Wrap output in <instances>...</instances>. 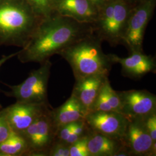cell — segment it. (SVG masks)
<instances>
[{
    "label": "cell",
    "mask_w": 156,
    "mask_h": 156,
    "mask_svg": "<svg viewBox=\"0 0 156 156\" xmlns=\"http://www.w3.org/2000/svg\"><path fill=\"white\" fill-rule=\"evenodd\" d=\"M123 1L126 2L131 6L133 7L136 4H138V3H140V2L142 1V0H123Z\"/></svg>",
    "instance_id": "cell-26"
},
{
    "label": "cell",
    "mask_w": 156,
    "mask_h": 156,
    "mask_svg": "<svg viewBox=\"0 0 156 156\" xmlns=\"http://www.w3.org/2000/svg\"><path fill=\"white\" fill-rule=\"evenodd\" d=\"M40 65L38 69L30 73L22 83L17 85L5 84L11 90L1 92L7 97L15 98L16 102L49 104L48 88L52 63L48 60Z\"/></svg>",
    "instance_id": "cell-5"
},
{
    "label": "cell",
    "mask_w": 156,
    "mask_h": 156,
    "mask_svg": "<svg viewBox=\"0 0 156 156\" xmlns=\"http://www.w3.org/2000/svg\"><path fill=\"white\" fill-rule=\"evenodd\" d=\"M145 127L153 142H156V112L144 119Z\"/></svg>",
    "instance_id": "cell-23"
},
{
    "label": "cell",
    "mask_w": 156,
    "mask_h": 156,
    "mask_svg": "<svg viewBox=\"0 0 156 156\" xmlns=\"http://www.w3.org/2000/svg\"><path fill=\"white\" fill-rule=\"evenodd\" d=\"M99 10L107 3L109 0H90Z\"/></svg>",
    "instance_id": "cell-24"
},
{
    "label": "cell",
    "mask_w": 156,
    "mask_h": 156,
    "mask_svg": "<svg viewBox=\"0 0 156 156\" xmlns=\"http://www.w3.org/2000/svg\"><path fill=\"white\" fill-rule=\"evenodd\" d=\"M84 120L92 131L119 140H123L129 121L122 113L114 111L90 112Z\"/></svg>",
    "instance_id": "cell-10"
},
{
    "label": "cell",
    "mask_w": 156,
    "mask_h": 156,
    "mask_svg": "<svg viewBox=\"0 0 156 156\" xmlns=\"http://www.w3.org/2000/svg\"><path fill=\"white\" fill-rule=\"evenodd\" d=\"M88 135L69 145V156H90L87 147Z\"/></svg>",
    "instance_id": "cell-20"
},
{
    "label": "cell",
    "mask_w": 156,
    "mask_h": 156,
    "mask_svg": "<svg viewBox=\"0 0 156 156\" xmlns=\"http://www.w3.org/2000/svg\"><path fill=\"white\" fill-rule=\"evenodd\" d=\"M108 78L106 75H97L75 80L71 94L79 101L87 113Z\"/></svg>",
    "instance_id": "cell-14"
},
{
    "label": "cell",
    "mask_w": 156,
    "mask_h": 156,
    "mask_svg": "<svg viewBox=\"0 0 156 156\" xmlns=\"http://www.w3.org/2000/svg\"><path fill=\"white\" fill-rule=\"evenodd\" d=\"M17 53H18V51L16 52V53H12L11 55H8V56H2V57L0 59V68L6 61H8V60H9L10 58H11L15 57V56H16Z\"/></svg>",
    "instance_id": "cell-25"
},
{
    "label": "cell",
    "mask_w": 156,
    "mask_h": 156,
    "mask_svg": "<svg viewBox=\"0 0 156 156\" xmlns=\"http://www.w3.org/2000/svg\"><path fill=\"white\" fill-rule=\"evenodd\" d=\"M156 5V0H142L131 9L123 41V45L130 53L144 51L145 30L153 15Z\"/></svg>",
    "instance_id": "cell-6"
},
{
    "label": "cell",
    "mask_w": 156,
    "mask_h": 156,
    "mask_svg": "<svg viewBox=\"0 0 156 156\" xmlns=\"http://www.w3.org/2000/svg\"><path fill=\"white\" fill-rule=\"evenodd\" d=\"M2 109V106H1V105H0V111H1Z\"/></svg>",
    "instance_id": "cell-27"
},
{
    "label": "cell",
    "mask_w": 156,
    "mask_h": 156,
    "mask_svg": "<svg viewBox=\"0 0 156 156\" xmlns=\"http://www.w3.org/2000/svg\"><path fill=\"white\" fill-rule=\"evenodd\" d=\"M51 109L50 104L16 102L4 108V111L12 131L20 133Z\"/></svg>",
    "instance_id": "cell-11"
},
{
    "label": "cell",
    "mask_w": 156,
    "mask_h": 156,
    "mask_svg": "<svg viewBox=\"0 0 156 156\" xmlns=\"http://www.w3.org/2000/svg\"><path fill=\"white\" fill-rule=\"evenodd\" d=\"M103 41L94 33L69 45L58 54L73 69L75 80L97 75L108 76L115 62L111 55L104 53Z\"/></svg>",
    "instance_id": "cell-3"
},
{
    "label": "cell",
    "mask_w": 156,
    "mask_h": 156,
    "mask_svg": "<svg viewBox=\"0 0 156 156\" xmlns=\"http://www.w3.org/2000/svg\"><path fill=\"white\" fill-rule=\"evenodd\" d=\"M28 153L27 143L20 133L12 131L0 143V156H26Z\"/></svg>",
    "instance_id": "cell-18"
},
{
    "label": "cell",
    "mask_w": 156,
    "mask_h": 156,
    "mask_svg": "<svg viewBox=\"0 0 156 156\" xmlns=\"http://www.w3.org/2000/svg\"><path fill=\"white\" fill-rule=\"evenodd\" d=\"M120 97V113L128 120L142 119L156 112V96L146 90L117 91Z\"/></svg>",
    "instance_id": "cell-8"
},
{
    "label": "cell",
    "mask_w": 156,
    "mask_h": 156,
    "mask_svg": "<svg viewBox=\"0 0 156 156\" xmlns=\"http://www.w3.org/2000/svg\"><path fill=\"white\" fill-rule=\"evenodd\" d=\"M87 147L90 156H116L124 146L122 140L114 139L91 129L88 135Z\"/></svg>",
    "instance_id": "cell-16"
},
{
    "label": "cell",
    "mask_w": 156,
    "mask_h": 156,
    "mask_svg": "<svg viewBox=\"0 0 156 156\" xmlns=\"http://www.w3.org/2000/svg\"><path fill=\"white\" fill-rule=\"evenodd\" d=\"M35 14L41 19L49 16L54 13L56 0H26Z\"/></svg>",
    "instance_id": "cell-19"
},
{
    "label": "cell",
    "mask_w": 156,
    "mask_h": 156,
    "mask_svg": "<svg viewBox=\"0 0 156 156\" xmlns=\"http://www.w3.org/2000/svg\"><path fill=\"white\" fill-rule=\"evenodd\" d=\"M93 33L92 24L78 22L54 12L42 19L27 44L18 51L16 56L22 63L41 64Z\"/></svg>",
    "instance_id": "cell-1"
},
{
    "label": "cell",
    "mask_w": 156,
    "mask_h": 156,
    "mask_svg": "<svg viewBox=\"0 0 156 156\" xmlns=\"http://www.w3.org/2000/svg\"><path fill=\"white\" fill-rule=\"evenodd\" d=\"M41 20L26 0H0V45L24 48Z\"/></svg>",
    "instance_id": "cell-2"
},
{
    "label": "cell",
    "mask_w": 156,
    "mask_h": 156,
    "mask_svg": "<svg viewBox=\"0 0 156 156\" xmlns=\"http://www.w3.org/2000/svg\"><path fill=\"white\" fill-rule=\"evenodd\" d=\"M120 100L117 91L113 89L108 78L101 89L89 112L114 111L120 113Z\"/></svg>",
    "instance_id": "cell-17"
},
{
    "label": "cell",
    "mask_w": 156,
    "mask_h": 156,
    "mask_svg": "<svg viewBox=\"0 0 156 156\" xmlns=\"http://www.w3.org/2000/svg\"><path fill=\"white\" fill-rule=\"evenodd\" d=\"M130 56L122 58L111 54L113 62L122 66V73L124 76L133 79H140L149 73H156V58L149 56L144 51H133Z\"/></svg>",
    "instance_id": "cell-12"
},
{
    "label": "cell",
    "mask_w": 156,
    "mask_h": 156,
    "mask_svg": "<svg viewBox=\"0 0 156 156\" xmlns=\"http://www.w3.org/2000/svg\"><path fill=\"white\" fill-rule=\"evenodd\" d=\"M48 156H69V145L55 140L49 151Z\"/></svg>",
    "instance_id": "cell-21"
},
{
    "label": "cell",
    "mask_w": 156,
    "mask_h": 156,
    "mask_svg": "<svg viewBox=\"0 0 156 156\" xmlns=\"http://www.w3.org/2000/svg\"><path fill=\"white\" fill-rule=\"evenodd\" d=\"M131 8L123 0H109L99 10L96 20L92 24L93 33L111 46L123 45Z\"/></svg>",
    "instance_id": "cell-4"
},
{
    "label": "cell",
    "mask_w": 156,
    "mask_h": 156,
    "mask_svg": "<svg viewBox=\"0 0 156 156\" xmlns=\"http://www.w3.org/2000/svg\"><path fill=\"white\" fill-rule=\"evenodd\" d=\"M50 112L57 129L63 125L84 120L87 114L82 104L72 94L61 106L51 108Z\"/></svg>",
    "instance_id": "cell-15"
},
{
    "label": "cell",
    "mask_w": 156,
    "mask_h": 156,
    "mask_svg": "<svg viewBox=\"0 0 156 156\" xmlns=\"http://www.w3.org/2000/svg\"><path fill=\"white\" fill-rule=\"evenodd\" d=\"M51 109L20 133L27 145V156H48L50 147L56 140L57 133Z\"/></svg>",
    "instance_id": "cell-7"
},
{
    "label": "cell",
    "mask_w": 156,
    "mask_h": 156,
    "mask_svg": "<svg viewBox=\"0 0 156 156\" xmlns=\"http://www.w3.org/2000/svg\"><path fill=\"white\" fill-rule=\"evenodd\" d=\"M54 12L78 22L93 24L98 9L90 0H56Z\"/></svg>",
    "instance_id": "cell-13"
},
{
    "label": "cell",
    "mask_w": 156,
    "mask_h": 156,
    "mask_svg": "<svg viewBox=\"0 0 156 156\" xmlns=\"http://www.w3.org/2000/svg\"><path fill=\"white\" fill-rule=\"evenodd\" d=\"M122 141L129 156H156V142L148 133L144 120H129Z\"/></svg>",
    "instance_id": "cell-9"
},
{
    "label": "cell",
    "mask_w": 156,
    "mask_h": 156,
    "mask_svg": "<svg viewBox=\"0 0 156 156\" xmlns=\"http://www.w3.org/2000/svg\"><path fill=\"white\" fill-rule=\"evenodd\" d=\"M10 127L6 117L4 108L0 111V143L5 140L12 133Z\"/></svg>",
    "instance_id": "cell-22"
}]
</instances>
